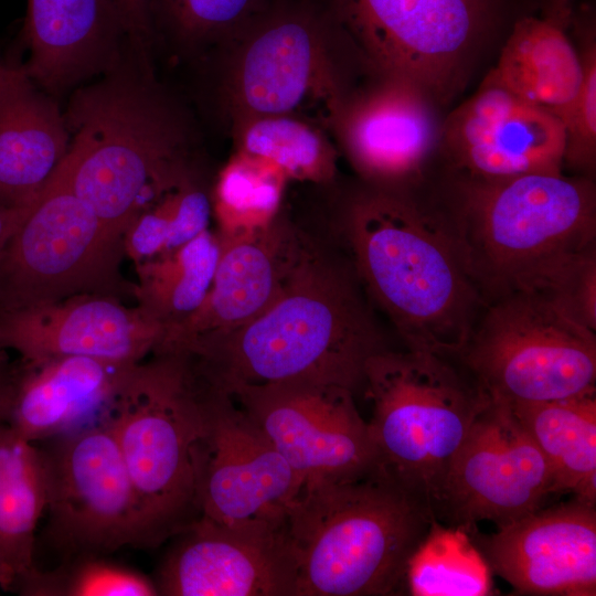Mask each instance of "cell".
<instances>
[{
    "label": "cell",
    "instance_id": "13",
    "mask_svg": "<svg viewBox=\"0 0 596 596\" xmlns=\"http://www.w3.org/2000/svg\"><path fill=\"white\" fill-rule=\"evenodd\" d=\"M554 493L549 465L512 407L490 397L454 456L432 511L439 522L466 530L481 521L499 528L542 508Z\"/></svg>",
    "mask_w": 596,
    "mask_h": 596
},
{
    "label": "cell",
    "instance_id": "34",
    "mask_svg": "<svg viewBox=\"0 0 596 596\" xmlns=\"http://www.w3.org/2000/svg\"><path fill=\"white\" fill-rule=\"evenodd\" d=\"M538 294L596 332V249L576 259Z\"/></svg>",
    "mask_w": 596,
    "mask_h": 596
},
{
    "label": "cell",
    "instance_id": "31",
    "mask_svg": "<svg viewBox=\"0 0 596 596\" xmlns=\"http://www.w3.org/2000/svg\"><path fill=\"white\" fill-rule=\"evenodd\" d=\"M28 596H153L155 582L131 568L100 556L67 558L51 571L33 566L13 589Z\"/></svg>",
    "mask_w": 596,
    "mask_h": 596
},
{
    "label": "cell",
    "instance_id": "5",
    "mask_svg": "<svg viewBox=\"0 0 596 596\" xmlns=\"http://www.w3.org/2000/svg\"><path fill=\"white\" fill-rule=\"evenodd\" d=\"M66 126L70 146L60 170L119 238L139 214L190 180L173 127L139 83L111 78L77 92Z\"/></svg>",
    "mask_w": 596,
    "mask_h": 596
},
{
    "label": "cell",
    "instance_id": "33",
    "mask_svg": "<svg viewBox=\"0 0 596 596\" xmlns=\"http://www.w3.org/2000/svg\"><path fill=\"white\" fill-rule=\"evenodd\" d=\"M574 34L583 61L581 87L561 121L565 132L563 168L595 177L596 168V39L590 19L575 13Z\"/></svg>",
    "mask_w": 596,
    "mask_h": 596
},
{
    "label": "cell",
    "instance_id": "16",
    "mask_svg": "<svg viewBox=\"0 0 596 596\" xmlns=\"http://www.w3.org/2000/svg\"><path fill=\"white\" fill-rule=\"evenodd\" d=\"M153 581L164 596H296L284 525H226L199 515L178 534Z\"/></svg>",
    "mask_w": 596,
    "mask_h": 596
},
{
    "label": "cell",
    "instance_id": "21",
    "mask_svg": "<svg viewBox=\"0 0 596 596\" xmlns=\"http://www.w3.org/2000/svg\"><path fill=\"white\" fill-rule=\"evenodd\" d=\"M135 364L88 356L25 363L7 424L35 444L100 423Z\"/></svg>",
    "mask_w": 596,
    "mask_h": 596
},
{
    "label": "cell",
    "instance_id": "38",
    "mask_svg": "<svg viewBox=\"0 0 596 596\" xmlns=\"http://www.w3.org/2000/svg\"><path fill=\"white\" fill-rule=\"evenodd\" d=\"M29 206L20 210L0 206V251L19 226Z\"/></svg>",
    "mask_w": 596,
    "mask_h": 596
},
{
    "label": "cell",
    "instance_id": "11",
    "mask_svg": "<svg viewBox=\"0 0 596 596\" xmlns=\"http://www.w3.org/2000/svg\"><path fill=\"white\" fill-rule=\"evenodd\" d=\"M47 533L66 555L152 547L116 438L104 419L44 441Z\"/></svg>",
    "mask_w": 596,
    "mask_h": 596
},
{
    "label": "cell",
    "instance_id": "6",
    "mask_svg": "<svg viewBox=\"0 0 596 596\" xmlns=\"http://www.w3.org/2000/svg\"><path fill=\"white\" fill-rule=\"evenodd\" d=\"M204 393V383L184 352L156 351L131 368L105 417L152 547L200 515L193 446L202 430Z\"/></svg>",
    "mask_w": 596,
    "mask_h": 596
},
{
    "label": "cell",
    "instance_id": "28",
    "mask_svg": "<svg viewBox=\"0 0 596 596\" xmlns=\"http://www.w3.org/2000/svg\"><path fill=\"white\" fill-rule=\"evenodd\" d=\"M406 594L413 596H488L492 572L469 532L434 519L409 558Z\"/></svg>",
    "mask_w": 596,
    "mask_h": 596
},
{
    "label": "cell",
    "instance_id": "15",
    "mask_svg": "<svg viewBox=\"0 0 596 596\" xmlns=\"http://www.w3.org/2000/svg\"><path fill=\"white\" fill-rule=\"evenodd\" d=\"M565 132L552 113L486 75L478 89L443 117L437 155L445 175L494 181L562 173Z\"/></svg>",
    "mask_w": 596,
    "mask_h": 596
},
{
    "label": "cell",
    "instance_id": "23",
    "mask_svg": "<svg viewBox=\"0 0 596 596\" xmlns=\"http://www.w3.org/2000/svg\"><path fill=\"white\" fill-rule=\"evenodd\" d=\"M70 146L65 118L25 73L0 96V206L28 207Z\"/></svg>",
    "mask_w": 596,
    "mask_h": 596
},
{
    "label": "cell",
    "instance_id": "4",
    "mask_svg": "<svg viewBox=\"0 0 596 596\" xmlns=\"http://www.w3.org/2000/svg\"><path fill=\"white\" fill-rule=\"evenodd\" d=\"M434 519L380 466L353 479L305 481L284 522L296 596L406 594L409 558Z\"/></svg>",
    "mask_w": 596,
    "mask_h": 596
},
{
    "label": "cell",
    "instance_id": "17",
    "mask_svg": "<svg viewBox=\"0 0 596 596\" xmlns=\"http://www.w3.org/2000/svg\"><path fill=\"white\" fill-rule=\"evenodd\" d=\"M492 574L519 595H596V509L574 498L540 508L494 533L467 530Z\"/></svg>",
    "mask_w": 596,
    "mask_h": 596
},
{
    "label": "cell",
    "instance_id": "20",
    "mask_svg": "<svg viewBox=\"0 0 596 596\" xmlns=\"http://www.w3.org/2000/svg\"><path fill=\"white\" fill-rule=\"evenodd\" d=\"M443 117L421 88L385 78L349 115L345 145L354 168L373 185L423 183L438 151Z\"/></svg>",
    "mask_w": 596,
    "mask_h": 596
},
{
    "label": "cell",
    "instance_id": "26",
    "mask_svg": "<svg viewBox=\"0 0 596 596\" xmlns=\"http://www.w3.org/2000/svg\"><path fill=\"white\" fill-rule=\"evenodd\" d=\"M316 40L301 18L272 22L251 44L242 68V93L253 110L291 113L307 99L316 76Z\"/></svg>",
    "mask_w": 596,
    "mask_h": 596
},
{
    "label": "cell",
    "instance_id": "37",
    "mask_svg": "<svg viewBox=\"0 0 596 596\" xmlns=\"http://www.w3.org/2000/svg\"><path fill=\"white\" fill-rule=\"evenodd\" d=\"M17 374L8 366L0 368V423H7L13 401Z\"/></svg>",
    "mask_w": 596,
    "mask_h": 596
},
{
    "label": "cell",
    "instance_id": "24",
    "mask_svg": "<svg viewBox=\"0 0 596 596\" xmlns=\"http://www.w3.org/2000/svg\"><path fill=\"white\" fill-rule=\"evenodd\" d=\"M510 406L545 458L554 492L596 505V391Z\"/></svg>",
    "mask_w": 596,
    "mask_h": 596
},
{
    "label": "cell",
    "instance_id": "25",
    "mask_svg": "<svg viewBox=\"0 0 596 596\" xmlns=\"http://www.w3.org/2000/svg\"><path fill=\"white\" fill-rule=\"evenodd\" d=\"M46 508L42 451L0 423V587L13 589L34 565V533Z\"/></svg>",
    "mask_w": 596,
    "mask_h": 596
},
{
    "label": "cell",
    "instance_id": "18",
    "mask_svg": "<svg viewBox=\"0 0 596 596\" xmlns=\"http://www.w3.org/2000/svg\"><path fill=\"white\" fill-rule=\"evenodd\" d=\"M219 237L221 253L204 301L166 332L157 350L179 351L199 336L230 331L253 320L280 297L318 248L278 217L259 231Z\"/></svg>",
    "mask_w": 596,
    "mask_h": 596
},
{
    "label": "cell",
    "instance_id": "3",
    "mask_svg": "<svg viewBox=\"0 0 596 596\" xmlns=\"http://www.w3.org/2000/svg\"><path fill=\"white\" fill-rule=\"evenodd\" d=\"M433 187L485 306L514 292H541L596 249L593 178L564 172L494 181L444 175Z\"/></svg>",
    "mask_w": 596,
    "mask_h": 596
},
{
    "label": "cell",
    "instance_id": "10",
    "mask_svg": "<svg viewBox=\"0 0 596 596\" xmlns=\"http://www.w3.org/2000/svg\"><path fill=\"white\" fill-rule=\"evenodd\" d=\"M339 15L385 75L440 109L466 88L493 30L490 0H337Z\"/></svg>",
    "mask_w": 596,
    "mask_h": 596
},
{
    "label": "cell",
    "instance_id": "27",
    "mask_svg": "<svg viewBox=\"0 0 596 596\" xmlns=\"http://www.w3.org/2000/svg\"><path fill=\"white\" fill-rule=\"evenodd\" d=\"M220 253L219 234L207 228L170 254L137 264V306L163 327L164 334L202 305Z\"/></svg>",
    "mask_w": 596,
    "mask_h": 596
},
{
    "label": "cell",
    "instance_id": "9",
    "mask_svg": "<svg viewBox=\"0 0 596 596\" xmlns=\"http://www.w3.org/2000/svg\"><path fill=\"white\" fill-rule=\"evenodd\" d=\"M123 238L73 191L60 167L0 251V316L78 295L118 297Z\"/></svg>",
    "mask_w": 596,
    "mask_h": 596
},
{
    "label": "cell",
    "instance_id": "39",
    "mask_svg": "<svg viewBox=\"0 0 596 596\" xmlns=\"http://www.w3.org/2000/svg\"><path fill=\"white\" fill-rule=\"evenodd\" d=\"M25 73L24 68H14L0 62V96Z\"/></svg>",
    "mask_w": 596,
    "mask_h": 596
},
{
    "label": "cell",
    "instance_id": "32",
    "mask_svg": "<svg viewBox=\"0 0 596 596\" xmlns=\"http://www.w3.org/2000/svg\"><path fill=\"white\" fill-rule=\"evenodd\" d=\"M244 153L266 160L285 175L323 181L333 174V159L307 125L283 116L253 123L245 132Z\"/></svg>",
    "mask_w": 596,
    "mask_h": 596
},
{
    "label": "cell",
    "instance_id": "7",
    "mask_svg": "<svg viewBox=\"0 0 596 596\" xmlns=\"http://www.w3.org/2000/svg\"><path fill=\"white\" fill-rule=\"evenodd\" d=\"M363 389L373 404L369 425L379 466L433 513L447 469L489 395L450 359L409 349L374 355Z\"/></svg>",
    "mask_w": 596,
    "mask_h": 596
},
{
    "label": "cell",
    "instance_id": "36",
    "mask_svg": "<svg viewBox=\"0 0 596 596\" xmlns=\"http://www.w3.org/2000/svg\"><path fill=\"white\" fill-rule=\"evenodd\" d=\"M128 34L139 36L150 24L152 0H111Z\"/></svg>",
    "mask_w": 596,
    "mask_h": 596
},
{
    "label": "cell",
    "instance_id": "8",
    "mask_svg": "<svg viewBox=\"0 0 596 596\" xmlns=\"http://www.w3.org/2000/svg\"><path fill=\"white\" fill-rule=\"evenodd\" d=\"M491 397L536 403L596 391V334L538 292L487 304L456 358Z\"/></svg>",
    "mask_w": 596,
    "mask_h": 596
},
{
    "label": "cell",
    "instance_id": "29",
    "mask_svg": "<svg viewBox=\"0 0 596 596\" xmlns=\"http://www.w3.org/2000/svg\"><path fill=\"white\" fill-rule=\"evenodd\" d=\"M285 177L273 163L246 153L231 161L215 190L219 235L238 236L268 226L277 217Z\"/></svg>",
    "mask_w": 596,
    "mask_h": 596
},
{
    "label": "cell",
    "instance_id": "1",
    "mask_svg": "<svg viewBox=\"0 0 596 596\" xmlns=\"http://www.w3.org/2000/svg\"><path fill=\"white\" fill-rule=\"evenodd\" d=\"M352 268L319 248L280 297L236 329L202 334L184 352L198 376L230 394L243 385L308 382L364 387L369 361L386 350Z\"/></svg>",
    "mask_w": 596,
    "mask_h": 596
},
{
    "label": "cell",
    "instance_id": "30",
    "mask_svg": "<svg viewBox=\"0 0 596 596\" xmlns=\"http://www.w3.org/2000/svg\"><path fill=\"white\" fill-rule=\"evenodd\" d=\"M211 202L198 187L179 185L139 214L123 236L136 264L170 254L209 228Z\"/></svg>",
    "mask_w": 596,
    "mask_h": 596
},
{
    "label": "cell",
    "instance_id": "35",
    "mask_svg": "<svg viewBox=\"0 0 596 596\" xmlns=\"http://www.w3.org/2000/svg\"><path fill=\"white\" fill-rule=\"evenodd\" d=\"M252 0H181L175 9L181 21L193 28L231 23L249 7Z\"/></svg>",
    "mask_w": 596,
    "mask_h": 596
},
{
    "label": "cell",
    "instance_id": "40",
    "mask_svg": "<svg viewBox=\"0 0 596 596\" xmlns=\"http://www.w3.org/2000/svg\"><path fill=\"white\" fill-rule=\"evenodd\" d=\"M8 356H7V349L3 348L0 343V368L1 366H8Z\"/></svg>",
    "mask_w": 596,
    "mask_h": 596
},
{
    "label": "cell",
    "instance_id": "41",
    "mask_svg": "<svg viewBox=\"0 0 596 596\" xmlns=\"http://www.w3.org/2000/svg\"><path fill=\"white\" fill-rule=\"evenodd\" d=\"M490 1H492V2H494V3H497V4L500 3V2H499L500 0H490Z\"/></svg>",
    "mask_w": 596,
    "mask_h": 596
},
{
    "label": "cell",
    "instance_id": "2",
    "mask_svg": "<svg viewBox=\"0 0 596 596\" xmlns=\"http://www.w3.org/2000/svg\"><path fill=\"white\" fill-rule=\"evenodd\" d=\"M427 181L369 184L348 206L344 236L360 285L406 349L456 359L485 302Z\"/></svg>",
    "mask_w": 596,
    "mask_h": 596
},
{
    "label": "cell",
    "instance_id": "22",
    "mask_svg": "<svg viewBox=\"0 0 596 596\" xmlns=\"http://www.w3.org/2000/svg\"><path fill=\"white\" fill-rule=\"evenodd\" d=\"M574 0H544L539 12L515 20L487 75L525 102L560 120L583 78V61L573 40Z\"/></svg>",
    "mask_w": 596,
    "mask_h": 596
},
{
    "label": "cell",
    "instance_id": "12",
    "mask_svg": "<svg viewBox=\"0 0 596 596\" xmlns=\"http://www.w3.org/2000/svg\"><path fill=\"white\" fill-rule=\"evenodd\" d=\"M204 385L203 425L193 446L199 514L226 525H284L302 478L231 395Z\"/></svg>",
    "mask_w": 596,
    "mask_h": 596
},
{
    "label": "cell",
    "instance_id": "19",
    "mask_svg": "<svg viewBox=\"0 0 596 596\" xmlns=\"http://www.w3.org/2000/svg\"><path fill=\"white\" fill-rule=\"evenodd\" d=\"M163 327L118 297L87 294L0 316V343L25 363L88 356L137 363L153 353Z\"/></svg>",
    "mask_w": 596,
    "mask_h": 596
},
{
    "label": "cell",
    "instance_id": "14",
    "mask_svg": "<svg viewBox=\"0 0 596 596\" xmlns=\"http://www.w3.org/2000/svg\"><path fill=\"white\" fill-rule=\"evenodd\" d=\"M231 395L305 481L353 479L379 467L354 393L338 385H243Z\"/></svg>",
    "mask_w": 596,
    "mask_h": 596
}]
</instances>
